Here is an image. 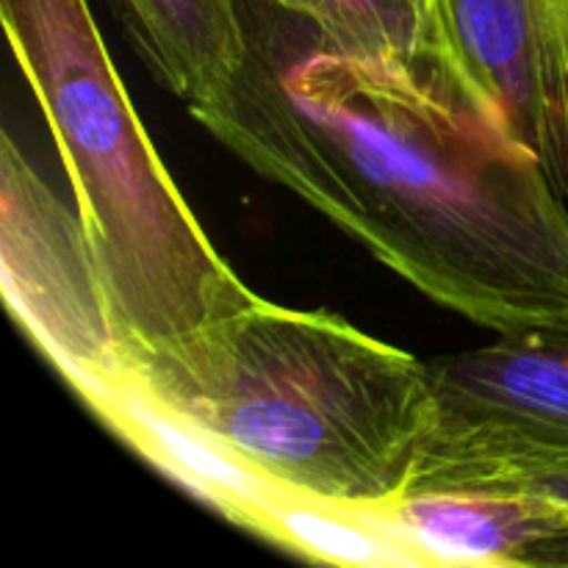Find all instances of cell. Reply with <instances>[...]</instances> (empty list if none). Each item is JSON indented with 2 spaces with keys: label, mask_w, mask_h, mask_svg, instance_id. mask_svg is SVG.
Masks as SVG:
<instances>
[{
  "label": "cell",
  "mask_w": 568,
  "mask_h": 568,
  "mask_svg": "<svg viewBox=\"0 0 568 568\" xmlns=\"http://www.w3.org/2000/svg\"><path fill=\"white\" fill-rule=\"evenodd\" d=\"M247 53L189 114L425 297L499 336L568 333V203L480 100L242 0Z\"/></svg>",
  "instance_id": "cell-1"
},
{
  "label": "cell",
  "mask_w": 568,
  "mask_h": 568,
  "mask_svg": "<svg viewBox=\"0 0 568 568\" xmlns=\"http://www.w3.org/2000/svg\"><path fill=\"white\" fill-rule=\"evenodd\" d=\"M150 399L258 475L358 505L408 486L430 419L427 361L331 311L255 300L159 349H128Z\"/></svg>",
  "instance_id": "cell-2"
},
{
  "label": "cell",
  "mask_w": 568,
  "mask_h": 568,
  "mask_svg": "<svg viewBox=\"0 0 568 568\" xmlns=\"http://www.w3.org/2000/svg\"><path fill=\"white\" fill-rule=\"evenodd\" d=\"M0 17L128 342L166 347L253 305L150 142L87 0H0Z\"/></svg>",
  "instance_id": "cell-3"
},
{
  "label": "cell",
  "mask_w": 568,
  "mask_h": 568,
  "mask_svg": "<svg viewBox=\"0 0 568 568\" xmlns=\"http://www.w3.org/2000/svg\"><path fill=\"white\" fill-rule=\"evenodd\" d=\"M427 369L430 419L403 497L491 491L568 460V333H510Z\"/></svg>",
  "instance_id": "cell-4"
},
{
  "label": "cell",
  "mask_w": 568,
  "mask_h": 568,
  "mask_svg": "<svg viewBox=\"0 0 568 568\" xmlns=\"http://www.w3.org/2000/svg\"><path fill=\"white\" fill-rule=\"evenodd\" d=\"M0 286L17 325L72 386L114 377L131 342L94 264L81 216L6 133L0 148Z\"/></svg>",
  "instance_id": "cell-5"
},
{
  "label": "cell",
  "mask_w": 568,
  "mask_h": 568,
  "mask_svg": "<svg viewBox=\"0 0 568 568\" xmlns=\"http://www.w3.org/2000/svg\"><path fill=\"white\" fill-rule=\"evenodd\" d=\"M469 92L568 203V20L558 0H438Z\"/></svg>",
  "instance_id": "cell-6"
},
{
  "label": "cell",
  "mask_w": 568,
  "mask_h": 568,
  "mask_svg": "<svg viewBox=\"0 0 568 568\" xmlns=\"http://www.w3.org/2000/svg\"><path fill=\"white\" fill-rule=\"evenodd\" d=\"M78 397L166 480L214 508L231 525L266 538L272 514L288 488L239 464L214 442L161 410L131 375L128 358L114 377L92 383Z\"/></svg>",
  "instance_id": "cell-7"
},
{
  "label": "cell",
  "mask_w": 568,
  "mask_h": 568,
  "mask_svg": "<svg viewBox=\"0 0 568 568\" xmlns=\"http://www.w3.org/2000/svg\"><path fill=\"white\" fill-rule=\"evenodd\" d=\"M410 541L442 566H521L558 532L568 505L527 491H422L388 503Z\"/></svg>",
  "instance_id": "cell-8"
},
{
  "label": "cell",
  "mask_w": 568,
  "mask_h": 568,
  "mask_svg": "<svg viewBox=\"0 0 568 568\" xmlns=\"http://www.w3.org/2000/svg\"><path fill=\"white\" fill-rule=\"evenodd\" d=\"M159 87L197 103L247 53L242 0H105Z\"/></svg>",
  "instance_id": "cell-9"
},
{
  "label": "cell",
  "mask_w": 568,
  "mask_h": 568,
  "mask_svg": "<svg viewBox=\"0 0 568 568\" xmlns=\"http://www.w3.org/2000/svg\"><path fill=\"white\" fill-rule=\"evenodd\" d=\"M266 541L320 564L433 568L388 505L338 503L294 488L272 514Z\"/></svg>",
  "instance_id": "cell-10"
},
{
  "label": "cell",
  "mask_w": 568,
  "mask_h": 568,
  "mask_svg": "<svg viewBox=\"0 0 568 568\" xmlns=\"http://www.w3.org/2000/svg\"><path fill=\"white\" fill-rule=\"evenodd\" d=\"M272 3L314 22L316 31L336 48L349 53L394 55L425 67L469 92L455 61L438 0H272Z\"/></svg>",
  "instance_id": "cell-11"
},
{
  "label": "cell",
  "mask_w": 568,
  "mask_h": 568,
  "mask_svg": "<svg viewBox=\"0 0 568 568\" xmlns=\"http://www.w3.org/2000/svg\"><path fill=\"white\" fill-rule=\"evenodd\" d=\"M491 491H527L552 499V503L568 505V460L544 466V469L536 471H527V475L516 477V480L505 483V486L499 488H491Z\"/></svg>",
  "instance_id": "cell-12"
},
{
  "label": "cell",
  "mask_w": 568,
  "mask_h": 568,
  "mask_svg": "<svg viewBox=\"0 0 568 568\" xmlns=\"http://www.w3.org/2000/svg\"><path fill=\"white\" fill-rule=\"evenodd\" d=\"M530 568H555V566H568V519L564 521L558 532H552L549 538H544L541 544L527 552L525 564Z\"/></svg>",
  "instance_id": "cell-13"
},
{
  "label": "cell",
  "mask_w": 568,
  "mask_h": 568,
  "mask_svg": "<svg viewBox=\"0 0 568 568\" xmlns=\"http://www.w3.org/2000/svg\"><path fill=\"white\" fill-rule=\"evenodd\" d=\"M558 6H560V9H564V14H566V20H568V0H558Z\"/></svg>",
  "instance_id": "cell-14"
}]
</instances>
